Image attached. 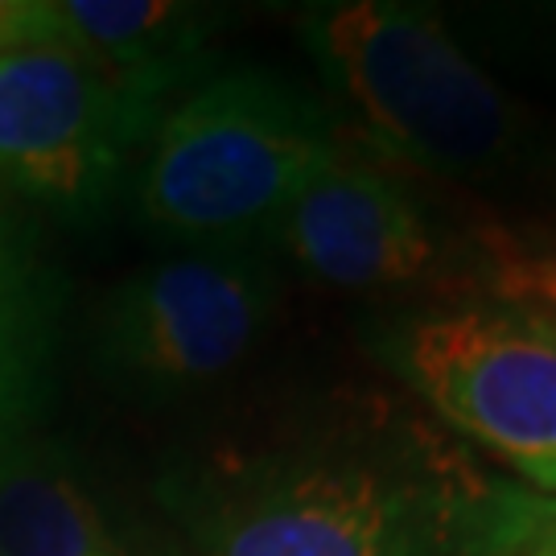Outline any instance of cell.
I'll use <instances>...</instances> for the list:
<instances>
[{
	"mask_svg": "<svg viewBox=\"0 0 556 556\" xmlns=\"http://www.w3.org/2000/svg\"><path fill=\"white\" fill-rule=\"evenodd\" d=\"M174 556H528L556 498L433 417L351 408L165 482Z\"/></svg>",
	"mask_w": 556,
	"mask_h": 556,
	"instance_id": "6da1fadb",
	"label": "cell"
},
{
	"mask_svg": "<svg viewBox=\"0 0 556 556\" xmlns=\"http://www.w3.org/2000/svg\"><path fill=\"white\" fill-rule=\"evenodd\" d=\"M298 34L379 149L425 178L556 215V116L495 79L438 4H309Z\"/></svg>",
	"mask_w": 556,
	"mask_h": 556,
	"instance_id": "7a4b0ae2",
	"label": "cell"
},
{
	"mask_svg": "<svg viewBox=\"0 0 556 556\" xmlns=\"http://www.w3.org/2000/svg\"><path fill=\"white\" fill-rule=\"evenodd\" d=\"M342 153L334 112L264 66L202 79L157 124L137 169V215L181 248H256Z\"/></svg>",
	"mask_w": 556,
	"mask_h": 556,
	"instance_id": "3957f363",
	"label": "cell"
},
{
	"mask_svg": "<svg viewBox=\"0 0 556 556\" xmlns=\"http://www.w3.org/2000/svg\"><path fill=\"white\" fill-rule=\"evenodd\" d=\"M371 351L425 413L556 498V314L528 301H420L376 321Z\"/></svg>",
	"mask_w": 556,
	"mask_h": 556,
	"instance_id": "277c9868",
	"label": "cell"
},
{
	"mask_svg": "<svg viewBox=\"0 0 556 556\" xmlns=\"http://www.w3.org/2000/svg\"><path fill=\"white\" fill-rule=\"evenodd\" d=\"M280 264L338 293L450 301L486 293V219L445 215L396 165L338 153L268 239Z\"/></svg>",
	"mask_w": 556,
	"mask_h": 556,
	"instance_id": "5b68a950",
	"label": "cell"
},
{
	"mask_svg": "<svg viewBox=\"0 0 556 556\" xmlns=\"http://www.w3.org/2000/svg\"><path fill=\"white\" fill-rule=\"evenodd\" d=\"M285 301L268 243L181 248L108 293L96 355L108 379L144 400H178L227 379L260 351Z\"/></svg>",
	"mask_w": 556,
	"mask_h": 556,
	"instance_id": "8992f818",
	"label": "cell"
},
{
	"mask_svg": "<svg viewBox=\"0 0 556 556\" xmlns=\"http://www.w3.org/2000/svg\"><path fill=\"white\" fill-rule=\"evenodd\" d=\"M140 144L100 71L41 29L29 0L0 4V194L96 227Z\"/></svg>",
	"mask_w": 556,
	"mask_h": 556,
	"instance_id": "52a82bcc",
	"label": "cell"
},
{
	"mask_svg": "<svg viewBox=\"0 0 556 556\" xmlns=\"http://www.w3.org/2000/svg\"><path fill=\"white\" fill-rule=\"evenodd\" d=\"M29 13L100 71L149 144L211 66L219 9L174 0H29Z\"/></svg>",
	"mask_w": 556,
	"mask_h": 556,
	"instance_id": "ba28073f",
	"label": "cell"
},
{
	"mask_svg": "<svg viewBox=\"0 0 556 556\" xmlns=\"http://www.w3.org/2000/svg\"><path fill=\"white\" fill-rule=\"evenodd\" d=\"M0 556H140L54 445L17 441L0 462Z\"/></svg>",
	"mask_w": 556,
	"mask_h": 556,
	"instance_id": "9c48e42d",
	"label": "cell"
},
{
	"mask_svg": "<svg viewBox=\"0 0 556 556\" xmlns=\"http://www.w3.org/2000/svg\"><path fill=\"white\" fill-rule=\"evenodd\" d=\"M59 289L34 227L0 194V429L21 433L50 388Z\"/></svg>",
	"mask_w": 556,
	"mask_h": 556,
	"instance_id": "30bf717a",
	"label": "cell"
},
{
	"mask_svg": "<svg viewBox=\"0 0 556 556\" xmlns=\"http://www.w3.org/2000/svg\"><path fill=\"white\" fill-rule=\"evenodd\" d=\"M450 29L495 79L556 100V4H462Z\"/></svg>",
	"mask_w": 556,
	"mask_h": 556,
	"instance_id": "8fae6325",
	"label": "cell"
},
{
	"mask_svg": "<svg viewBox=\"0 0 556 556\" xmlns=\"http://www.w3.org/2000/svg\"><path fill=\"white\" fill-rule=\"evenodd\" d=\"M486 293L528 301L556 314V215L553 219H486Z\"/></svg>",
	"mask_w": 556,
	"mask_h": 556,
	"instance_id": "7c38bea8",
	"label": "cell"
},
{
	"mask_svg": "<svg viewBox=\"0 0 556 556\" xmlns=\"http://www.w3.org/2000/svg\"><path fill=\"white\" fill-rule=\"evenodd\" d=\"M17 441H21V433H9V429H0V462L9 457V450H13Z\"/></svg>",
	"mask_w": 556,
	"mask_h": 556,
	"instance_id": "4fadbf2b",
	"label": "cell"
},
{
	"mask_svg": "<svg viewBox=\"0 0 556 556\" xmlns=\"http://www.w3.org/2000/svg\"><path fill=\"white\" fill-rule=\"evenodd\" d=\"M528 556H556V544H544V548H536V553H528Z\"/></svg>",
	"mask_w": 556,
	"mask_h": 556,
	"instance_id": "5bb4252c",
	"label": "cell"
}]
</instances>
